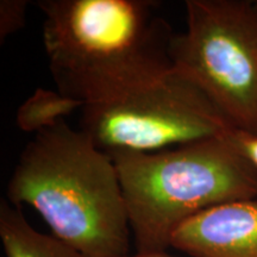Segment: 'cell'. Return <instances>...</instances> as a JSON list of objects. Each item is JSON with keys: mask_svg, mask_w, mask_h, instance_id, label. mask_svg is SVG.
Here are the masks:
<instances>
[{"mask_svg": "<svg viewBox=\"0 0 257 257\" xmlns=\"http://www.w3.org/2000/svg\"><path fill=\"white\" fill-rule=\"evenodd\" d=\"M43 44L59 92L102 104L173 70L175 34L153 0H42Z\"/></svg>", "mask_w": 257, "mask_h": 257, "instance_id": "6da1fadb", "label": "cell"}, {"mask_svg": "<svg viewBox=\"0 0 257 257\" xmlns=\"http://www.w3.org/2000/svg\"><path fill=\"white\" fill-rule=\"evenodd\" d=\"M136 252L167 251L182 224L219 205L257 197V170L225 137L157 153L110 154Z\"/></svg>", "mask_w": 257, "mask_h": 257, "instance_id": "3957f363", "label": "cell"}, {"mask_svg": "<svg viewBox=\"0 0 257 257\" xmlns=\"http://www.w3.org/2000/svg\"><path fill=\"white\" fill-rule=\"evenodd\" d=\"M170 248L189 257H257V200L201 212L175 231Z\"/></svg>", "mask_w": 257, "mask_h": 257, "instance_id": "8992f818", "label": "cell"}, {"mask_svg": "<svg viewBox=\"0 0 257 257\" xmlns=\"http://www.w3.org/2000/svg\"><path fill=\"white\" fill-rule=\"evenodd\" d=\"M81 101L51 89L37 88L19 106L16 124L22 131L40 134L55 126L72 112L83 108Z\"/></svg>", "mask_w": 257, "mask_h": 257, "instance_id": "ba28073f", "label": "cell"}, {"mask_svg": "<svg viewBox=\"0 0 257 257\" xmlns=\"http://www.w3.org/2000/svg\"><path fill=\"white\" fill-rule=\"evenodd\" d=\"M173 69L206 94L233 127L257 135V2L187 0Z\"/></svg>", "mask_w": 257, "mask_h": 257, "instance_id": "277c9868", "label": "cell"}, {"mask_svg": "<svg viewBox=\"0 0 257 257\" xmlns=\"http://www.w3.org/2000/svg\"><path fill=\"white\" fill-rule=\"evenodd\" d=\"M125 257H180V256H173L167 251H159V252H136L135 255H127Z\"/></svg>", "mask_w": 257, "mask_h": 257, "instance_id": "8fae6325", "label": "cell"}, {"mask_svg": "<svg viewBox=\"0 0 257 257\" xmlns=\"http://www.w3.org/2000/svg\"><path fill=\"white\" fill-rule=\"evenodd\" d=\"M29 3L25 0H2L0 2V41L21 30L27 22Z\"/></svg>", "mask_w": 257, "mask_h": 257, "instance_id": "9c48e42d", "label": "cell"}, {"mask_svg": "<svg viewBox=\"0 0 257 257\" xmlns=\"http://www.w3.org/2000/svg\"><path fill=\"white\" fill-rule=\"evenodd\" d=\"M8 198L35 208L54 236L86 257L130 255L131 229L114 161L64 120L27 144Z\"/></svg>", "mask_w": 257, "mask_h": 257, "instance_id": "7a4b0ae2", "label": "cell"}, {"mask_svg": "<svg viewBox=\"0 0 257 257\" xmlns=\"http://www.w3.org/2000/svg\"><path fill=\"white\" fill-rule=\"evenodd\" d=\"M224 137L257 170V135L232 127Z\"/></svg>", "mask_w": 257, "mask_h": 257, "instance_id": "30bf717a", "label": "cell"}, {"mask_svg": "<svg viewBox=\"0 0 257 257\" xmlns=\"http://www.w3.org/2000/svg\"><path fill=\"white\" fill-rule=\"evenodd\" d=\"M233 126L195 83L176 70L126 94L82 108L80 130L106 154L157 153Z\"/></svg>", "mask_w": 257, "mask_h": 257, "instance_id": "5b68a950", "label": "cell"}, {"mask_svg": "<svg viewBox=\"0 0 257 257\" xmlns=\"http://www.w3.org/2000/svg\"><path fill=\"white\" fill-rule=\"evenodd\" d=\"M0 239L5 257H86L54 234L31 226L22 208L2 200Z\"/></svg>", "mask_w": 257, "mask_h": 257, "instance_id": "52a82bcc", "label": "cell"}]
</instances>
